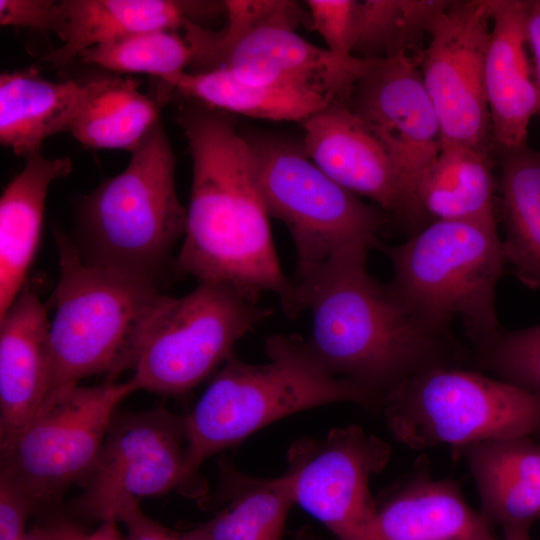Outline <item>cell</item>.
<instances>
[{"label": "cell", "instance_id": "6da1fadb", "mask_svg": "<svg viewBox=\"0 0 540 540\" xmlns=\"http://www.w3.org/2000/svg\"><path fill=\"white\" fill-rule=\"evenodd\" d=\"M178 123L193 176L177 268L255 299L273 293L294 318L295 285L282 271L245 135L227 112L198 102L181 110Z\"/></svg>", "mask_w": 540, "mask_h": 540}, {"label": "cell", "instance_id": "7a4b0ae2", "mask_svg": "<svg viewBox=\"0 0 540 540\" xmlns=\"http://www.w3.org/2000/svg\"><path fill=\"white\" fill-rule=\"evenodd\" d=\"M368 250L338 255L295 280V317L312 314L307 341L334 375L365 390L378 404L409 378L436 367L474 368V353L453 336L418 321L389 284L368 271Z\"/></svg>", "mask_w": 540, "mask_h": 540}, {"label": "cell", "instance_id": "3957f363", "mask_svg": "<svg viewBox=\"0 0 540 540\" xmlns=\"http://www.w3.org/2000/svg\"><path fill=\"white\" fill-rule=\"evenodd\" d=\"M265 352L263 364L230 355L185 416L188 482L210 456L286 416L336 402L379 412L365 390L332 374L301 337L270 336Z\"/></svg>", "mask_w": 540, "mask_h": 540}, {"label": "cell", "instance_id": "277c9868", "mask_svg": "<svg viewBox=\"0 0 540 540\" xmlns=\"http://www.w3.org/2000/svg\"><path fill=\"white\" fill-rule=\"evenodd\" d=\"M379 250L393 268L389 285L426 328L452 336L450 325L460 318L475 356L495 343L496 286L507 265L496 223L433 220Z\"/></svg>", "mask_w": 540, "mask_h": 540}, {"label": "cell", "instance_id": "5b68a950", "mask_svg": "<svg viewBox=\"0 0 540 540\" xmlns=\"http://www.w3.org/2000/svg\"><path fill=\"white\" fill-rule=\"evenodd\" d=\"M131 155L122 172L82 198L76 237L70 238L86 262L158 285L186 229L175 155L162 120Z\"/></svg>", "mask_w": 540, "mask_h": 540}, {"label": "cell", "instance_id": "8992f818", "mask_svg": "<svg viewBox=\"0 0 540 540\" xmlns=\"http://www.w3.org/2000/svg\"><path fill=\"white\" fill-rule=\"evenodd\" d=\"M54 239L59 279L49 324L46 399L84 378L107 373L115 380L129 369L138 330L162 294L155 283L86 262L62 230L54 229Z\"/></svg>", "mask_w": 540, "mask_h": 540}, {"label": "cell", "instance_id": "52a82bcc", "mask_svg": "<svg viewBox=\"0 0 540 540\" xmlns=\"http://www.w3.org/2000/svg\"><path fill=\"white\" fill-rule=\"evenodd\" d=\"M245 137L269 216L281 221L293 240L296 280L347 251L380 248L385 212L325 174L302 142L267 133Z\"/></svg>", "mask_w": 540, "mask_h": 540}, {"label": "cell", "instance_id": "ba28073f", "mask_svg": "<svg viewBox=\"0 0 540 540\" xmlns=\"http://www.w3.org/2000/svg\"><path fill=\"white\" fill-rule=\"evenodd\" d=\"M386 426L412 449L540 436V396L467 367H436L383 399Z\"/></svg>", "mask_w": 540, "mask_h": 540}, {"label": "cell", "instance_id": "9c48e42d", "mask_svg": "<svg viewBox=\"0 0 540 540\" xmlns=\"http://www.w3.org/2000/svg\"><path fill=\"white\" fill-rule=\"evenodd\" d=\"M221 30L186 20L184 37L191 51L190 72L226 69L252 83L311 89L332 101L348 103L368 60L333 56L297 32L303 12L294 1L277 0L262 14L249 1L231 6Z\"/></svg>", "mask_w": 540, "mask_h": 540}, {"label": "cell", "instance_id": "30bf717a", "mask_svg": "<svg viewBox=\"0 0 540 540\" xmlns=\"http://www.w3.org/2000/svg\"><path fill=\"white\" fill-rule=\"evenodd\" d=\"M271 314L255 299L217 283L181 297L161 294L133 344L131 380L138 390L185 393L233 354L235 344Z\"/></svg>", "mask_w": 540, "mask_h": 540}, {"label": "cell", "instance_id": "8fae6325", "mask_svg": "<svg viewBox=\"0 0 540 540\" xmlns=\"http://www.w3.org/2000/svg\"><path fill=\"white\" fill-rule=\"evenodd\" d=\"M138 391L131 378L73 386L47 398L12 437L0 442L1 472L38 508L83 482L94 467L117 406Z\"/></svg>", "mask_w": 540, "mask_h": 540}, {"label": "cell", "instance_id": "7c38bea8", "mask_svg": "<svg viewBox=\"0 0 540 540\" xmlns=\"http://www.w3.org/2000/svg\"><path fill=\"white\" fill-rule=\"evenodd\" d=\"M186 446L185 416L165 406L115 414L76 511L103 522L130 501L188 485Z\"/></svg>", "mask_w": 540, "mask_h": 540}, {"label": "cell", "instance_id": "4fadbf2b", "mask_svg": "<svg viewBox=\"0 0 540 540\" xmlns=\"http://www.w3.org/2000/svg\"><path fill=\"white\" fill-rule=\"evenodd\" d=\"M389 444L358 425L334 428L319 440L294 442L283 474L295 504L336 540H371L376 515L369 481L388 463Z\"/></svg>", "mask_w": 540, "mask_h": 540}, {"label": "cell", "instance_id": "5bb4252c", "mask_svg": "<svg viewBox=\"0 0 540 540\" xmlns=\"http://www.w3.org/2000/svg\"><path fill=\"white\" fill-rule=\"evenodd\" d=\"M491 30L490 0L450 1L430 23L420 70L438 116L442 147L487 148L485 63Z\"/></svg>", "mask_w": 540, "mask_h": 540}, {"label": "cell", "instance_id": "9a60e30c", "mask_svg": "<svg viewBox=\"0 0 540 540\" xmlns=\"http://www.w3.org/2000/svg\"><path fill=\"white\" fill-rule=\"evenodd\" d=\"M349 107L377 137L403 181L415 224L418 186L442 150V132L420 68L407 52L368 60Z\"/></svg>", "mask_w": 540, "mask_h": 540}, {"label": "cell", "instance_id": "2e32d148", "mask_svg": "<svg viewBox=\"0 0 540 540\" xmlns=\"http://www.w3.org/2000/svg\"><path fill=\"white\" fill-rule=\"evenodd\" d=\"M303 148L331 179L407 225H415L388 152L348 103L334 101L302 122Z\"/></svg>", "mask_w": 540, "mask_h": 540}, {"label": "cell", "instance_id": "e0dca14e", "mask_svg": "<svg viewBox=\"0 0 540 540\" xmlns=\"http://www.w3.org/2000/svg\"><path fill=\"white\" fill-rule=\"evenodd\" d=\"M492 30L485 63L491 138L500 152L527 146L538 114L534 70L527 55L530 1L490 0Z\"/></svg>", "mask_w": 540, "mask_h": 540}, {"label": "cell", "instance_id": "ac0fdd59", "mask_svg": "<svg viewBox=\"0 0 540 540\" xmlns=\"http://www.w3.org/2000/svg\"><path fill=\"white\" fill-rule=\"evenodd\" d=\"M417 463L376 504L371 540H499L455 481L434 479L423 458Z\"/></svg>", "mask_w": 540, "mask_h": 540}, {"label": "cell", "instance_id": "d6986e66", "mask_svg": "<svg viewBox=\"0 0 540 540\" xmlns=\"http://www.w3.org/2000/svg\"><path fill=\"white\" fill-rule=\"evenodd\" d=\"M49 324L44 304L27 286L0 317V442L19 431L46 399Z\"/></svg>", "mask_w": 540, "mask_h": 540}, {"label": "cell", "instance_id": "ffe728a7", "mask_svg": "<svg viewBox=\"0 0 540 540\" xmlns=\"http://www.w3.org/2000/svg\"><path fill=\"white\" fill-rule=\"evenodd\" d=\"M467 463L493 525L530 527L540 519V443L532 437L491 439L454 448Z\"/></svg>", "mask_w": 540, "mask_h": 540}, {"label": "cell", "instance_id": "44dd1931", "mask_svg": "<svg viewBox=\"0 0 540 540\" xmlns=\"http://www.w3.org/2000/svg\"><path fill=\"white\" fill-rule=\"evenodd\" d=\"M72 171L70 157L25 159L0 198V317L26 286L39 246L50 184Z\"/></svg>", "mask_w": 540, "mask_h": 540}, {"label": "cell", "instance_id": "7402d4cb", "mask_svg": "<svg viewBox=\"0 0 540 540\" xmlns=\"http://www.w3.org/2000/svg\"><path fill=\"white\" fill-rule=\"evenodd\" d=\"M69 30L62 46L43 57L60 67L81 52L151 31H177L197 15L215 12L216 3L174 0H66Z\"/></svg>", "mask_w": 540, "mask_h": 540}, {"label": "cell", "instance_id": "603a6c76", "mask_svg": "<svg viewBox=\"0 0 540 540\" xmlns=\"http://www.w3.org/2000/svg\"><path fill=\"white\" fill-rule=\"evenodd\" d=\"M84 93V84L53 82L34 68L2 73L1 144L25 159L41 153L44 140L69 131Z\"/></svg>", "mask_w": 540, "mask_h": 540}, {"label": "cell", "instance_id": "cb8c5ba5", "mask_svg": "<svg viewBox=\"0 0 540 540\" xmlns=\"http://www.w3.org/2000/svg\"><path fill=\"white\" fill-rule=\"evenodd\" d=\"M134 78L104 76L84 83V98L68 133L90 149L132 153L161 120L167 100L148 97Z\"/></svg>", "mask_w": 540, "mask_h": 540}, {"label": "cell", "instance_id": "d4e9b609", "mask_svg": "<svg viewBox=\"0 0 540 540\" xmlns=\"http://www.w3.org/2000/svg\"><path fill=\"white\" fill-rule=\"evenodd\" d=\"M498 204L506 264L530 289H540V151L500 152Z\"/></svg>", "mask_w": 540, "mask_h": 540}, {"label": "cell", "instance_id": "484cf974", "mask_svg": "<svg viewBox=\"0 0 540 540\" xmlns=\"http://www.w3.org/2000/svg\"><path fill=\"white\" fill-rule=\"evenodd\" d=\"M492 165L486 150L450 145L422 178L417 202L423 217L496 223Z\"/></svg>", "mask_w": 540, "mask_h": 540}, {"label": "cell", "instance_id": "4316f807", "mask_svg": "<svg viewBox=\"0 0 540 540\" xmlns=\"http://www.w3.org/2000/svg\"><path fill=\"white\" fill-rule=\"evenodd\" d=\"M220 498L225 505L210 520L187 532L194 540H281L294 503L283 475L262 479L221 462Z\"/></svg>", "mask_w": 540, "mask_h": 540}, {"label": "cell", "instance_id": "83f0119b", "mask_svg": "<svg viewBox=\"0 0 540 540\" xmlns=\"http://www.w3.org/2000/svg\"><path fill=\"white\" fill-rule=\"evenodd\" d=\"M175 90L213 109L274 121L302 123L334 102L316 90L246 82L226 69L186 72Z\"/></svg>", "mask_w": 540, "mask_h": 540}, {"label": "cell", "instance_id": "f1b7e54d", "mask_svg": "<svg viewBox=\"0 0 540 540\" xmlns=\"http://www.w3.org/2000/svg\"><path fill=\"white\" fill-rule=\"evenodd\" d=\"M450 1L363 0L357 2L352 56L382 60L407 52Z\"/></svg>", "mask_w": 540, "mask_h": 540}, {"label": "cell", "instance_id": "f546056e", "mask_svg": "<svg viewBox=\"0 0 540 540\" xmlns=\"http://www.w3.org/2000/svg\"><path fill=\"white\" fill-rule=\"evenodd\" d=\"M78 57L110 71L157 77L168 92L175 90L190 67L192 51L177 31H151L93 46Z\"/></svg>", "mask_w": 540, "mask_h": 540}, {"label": "cell", "instance_id": "4dcf8cb0", "mask_svg": "<svg viewBox=\"0 0 540 540\" xmlns=\"http://www.w3.org/2000/svg\"><path fill=\"white\" fill-rule=\"evenodd\" d=\"M475 367L540 396V324L501 331L489 349L475 356Z\"/></svg>", "mask_w": 540, "mask_h": 540}, {"label": "cell", "instance_id": "1f68e13d", "mask_svg": "<svg viewBox=\"0 0 540 540\" xmlns=\"http://www.w3.org/2000/svg\"><path fill=\"white\" fill-rule=\"evenodd\" d=\"M355 0H308L312 28L336 58L351 60L356 26Z\"/></svg>", "mask_w": 540, "mask_h": 540}, {"label": "cell", "instance_id": "d6a6232c", "mask_svg": "<svg viewBox=\"0 0 540 540\" xmlns=\"http://www.w3.org/2000/svg\"><path fill=\"white\" fill-rule=\"evenodd\" d=\"M0 23L54 32L64 43L69 30L66 0H0Z\"/></svg>", "mask_w": 540, "mask_h": 540}, {"label": "cell", "instance_id": "836d02e7", "mask_svg": "<svg viewBox=\"0 0 540 540\" xmlns=\"http://www.w3.org/2000/svg\"><path fill=\"white\" fill-rule=\"evenodd\" d=\"M37 509L21 486L0 474V540H19L25 533L26 521Z\"/></svg>", "mask_w": 540, "mask_h": 540}, {"label": "cell", "instance_id": "e575fe53", "mask_svg": "<svg viewBox=\"0 0 540 540\" xmlns=\"http://www.w3.org/2000/svg\"><path fill=\"white\" fill-rule=\"evenodd\" d=\"M115 520L125 525L126 540H194L187 533L175 535L168 532L142 512L137 500L124 505L116 514Z\"/></svg>", "mask_w": 540, "mask_h": 540}, {"label": "cell", "instance_id": "d590c367", "mask_svg": "<svg viewBox=\"0 0 540 540\" xmlns=\"http://www.w3.org/2000/svg\"><path fill=\"white\" fill-rule=\"evenodd\" d=\"M86 536L74 522L56 517L37 524L19 540H84Z\"/></svg>", "mask_w": 540, "mask_h": 540}, {"label": "cell", "instance_id": "8d00e7d4", "mask_svg": "<svg viewBox=\"0 0 540 540\" xmlns=\"http://www.w3.org/2000/svg\"><path fill=\"white\" fill-rule=\"evenodd\" d=\"M528 45L533 55V70L540 115V0L530 1L527 20Z\"/></svg>", "mask_w": 540, "mask_h": 540}, {"label": "cell", "instance_id": "74e56055", "mask_svg": "<svg viewBox=\"0 0 540 540\" xmlns=\"http://www.w3.org/2000/svg\"><path fill=\"white\" fill-rule=\"evenodd\" d=\"M115 519H108L101 523L100 527L84 540H126L119 531Z\"/></svg>", "mask_w": 540, "mask_h": 540}, {"label": "cell", "instance_id": "f35d334b", "mask_svg": "<svg viewBox=\"0 0 540 540\" xmlns=\"http://www.w3.org/2000/svg\"><path fill=\"white\" fill-rule=\"evenodd\" d=\"M528 527H506L503 540H530Z\"/></svg>", "mask_w": 540, "mask_h": 540}]
</instances>
